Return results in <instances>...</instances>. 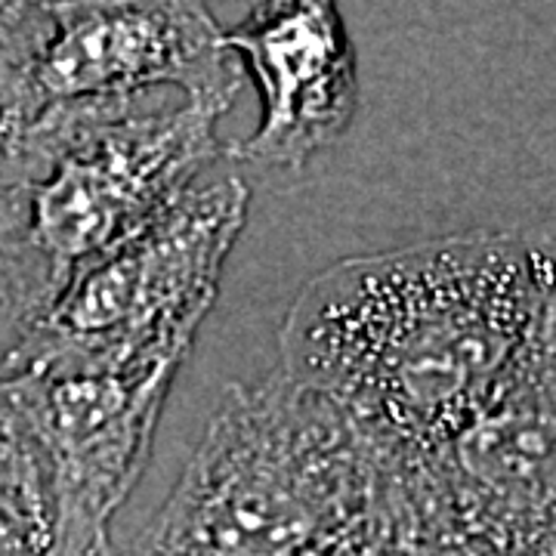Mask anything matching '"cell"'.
<instances>
[{
	"instance_id": "cell-1",
	"label": "cell",
	"mask_w": 556,
	"mask_h": 556,
	"mask_svg": "<svg viewBox=\"0 0 556 556\" xmlns=\"http://www.w3.org/2000/svg\"><path fill=\"white\" fill-rule=\"evenodd\" d=\"M556 300V257L467 232L340 260L278 328L281 375L331 399L387 457L433 452L495 396Z\"/></svg>"
},
{
	"instance_id": "cell-2",
	"label": "cell",
	"mask_w": 556,
	"mask_h": 556,
	"mask_svg": "<svg viewBox=\"0 0 556 556\" xmlns=\"http://www.w3.org/2000/svg\"><path fill=\"white\" fill-rule=\"evenodd\" d=\"M378 457L331 399L273 371L226 396L121 556H321L375 507Z\"/></svg>"
},
{
	"instance_id": "cell-3",
	"label": "cell",
	"mask_w": 556,
	"mask_h": 556,
	"mask_svg": "<svg viewBox=\"0 0 556 556\" xmlns=\"http://www.w3.org/2000/svg\"><path fill=\"white\" fill-rule=\"evenodd\" d=\"M251 207L232 161H214L159 217L65 278L7 371L31 358L186 362Z\"/></svg>"
},
{
	"instance_id": "cell-4",
	"label": "cell",
	"mask_w": 556,
	"mask_h": 556,
	"mask_svg": "<svg viewBox=\"0 0 556 556\" xmlns=\"http://www.w3.org/2000/svg\"><path fill=\"white\" fill-rule=\"evenodd\" d=\"M38 121L50 167L28 195V232L62 285L223 159L219 118L182 97L72 102Z\"/></svg>"
},
{
	"instance_id": "cell-5",
	"label": "cell",
	"mask_w": 556,
	"mask_h": 556,
	"mask_svg": "<svg viewBox=\"0 0 556 556\" xmlns=\"http://www.w3.org/2000/svg\"><path fill=\"white\" fill-rule=\"evenodd\" d=\"M179 365L31 358L0 375L47 473L50 556H109V522L149 460Z\"/></svg>"
},
{
	"instance_id": "cell-6",
	"label": "cell",
	"mask_w": 556,
	"mask_h": 556,
	"mask_svg": "<svg viewBox=\"0 0 556 556\" xmlns=\"http://www.w3.org/2000/svg\"><path fill=\"white\" fill-rule=\"evenodd\" d=\"M47 10L50 35L31 78L38 115L53 105L174 90L223 118L239 97L244 72L204 3L80 0Z\"/></svg>"
},
{
	"instance_id": "cell-7",
	"label": "cell",
	"mask_w": 556,
	"mask_h": 556,
	"mask_svg": "<svg viewBox=\"0 0 556 556\" xmlns=\"http://www.w3.org/2000/svg\"><path fill=\"white\" fill-rule=\"evenodd\" d=\"M226 50L260 93V124L223 155L239 164L300 170L356 118V47L331 0L251 3L223 31Z\"/></svg>"
},
{
	"instance_id": "cell-8",
	"label": "cell",
	"mask_w": 556,
	"mask_h": 556,
	"mask_svg": "<svg viewBox=\"0 0 556 556\" xmlns=\"http://www.w3.org/2000/svg\"><path fill=\"white\" fill-rule=\"evenodd\" d=\"M28 195L0 186V375L62 288L28 232Z\"/></svg>"
},
{
	"instance_id": "cell-9",
	"label": "cell",
	"mask_w": 556,
	"mask_h": 556,
	"mask_svg": "<svg viewBox=\"0 0 556 556\" xmlns=\"http://www.w3.org/2000/svg\"><path fill=\"white\" fill-rule=\"evenodd\" d=\"M53 510L38 448L0 380V556H50Z\"/></svg>"
},
{
	"instance_id": "cell-10",
	"label": "cell",
	"mask_w": 556,
	"mask_h": 556,
	"mask_svg": "<svg viewBox=\"0 0 556 556\" xmlns=\"http://www.w3.org/2000/svg\"><path fill=\"white\" fill-rule=\"evenodd\" d=\"M47 35V3H0V118H38L31 78Z\"/></svg>"
},
{
	"instance_id": "cell-11",
	"label": "cell",
	"mask_w": 556,
	"mask_h": 556,
	"mask_svg": "<svg viewBox=\"0 0 556 556\" xmlns=\"http://www.w3.org/2000/svg\"><path fill=\"white\" fill-rule=\"evenodd\" d=\"M554 340H556V306H554Z\"/></svg>"
},
{
	"instance_id": "cell-12",
	"label": "cell",
	"mask_w": 556,
	"mask_h": 556,
	"mask_svg": "<svg viewBox=\"0 0 556 556\" xmlns=\"http://www.w3.org/2000/svg\"><path fill=\"white\" fill-rule=\"evenodd\" d=\"M109 556H121V554H115V551H112V554H109Z\"/></svg>"
},
{
	"instance_id": "cell-13",
	"label": "cell",
	"mask_w": 556,
	"mask_h": 556,
	"mask_svg": "<svg viewBox=\"0 0 556 556\" xmlns=\"http://www.w3.org/2000/svg\"><path fill=\"white\" fill-rule=\"evenodd\" d=\"M109 554H112V551H109Z\"/></svg>"
}]
</instances>
